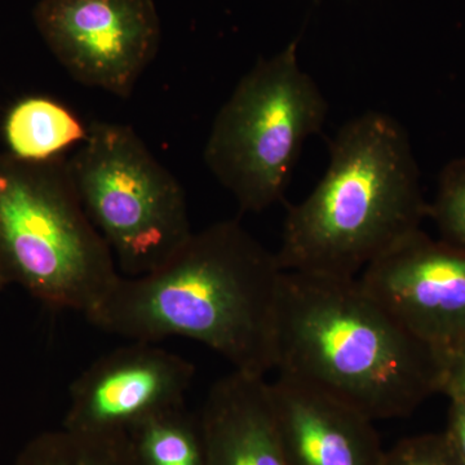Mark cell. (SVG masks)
Segmentation results:
<instances>
[{
  "mask_svg": "<svg viewBox=\"0 0 465 465\" xmlns=\"http://www.w3.org/2000/svg\"><path fill=\"white\" fill-rule=\"evenodd\" d=\"M284 271L237 220L193 232L157 271L121 275L87 320L130 341L186 338L224 357L235 371L275 369Z\"/></svg>",
  "mask_w": 465,
  "mask_h": 465,
  "instance_id": "obj_1",
  "label": "cell"
},
{
  "mask_svg": "<svg viewBox=\"0 0 465 465\" xmlns=\"http://www.w3.org/2000/svg\"><path fill=\"white\" fill-rule=\"evenodd\" d=\"M274 370L372 421L411 414L440 391V358L360 278L284 272Z\"/></svg>",
  "mask_w": 465,
  "mask_h": 465,
  "instance_id": "obj_2",
  "label": "cell"
},
{
  "mask_svg": "<svg viewBox=\"0 0 465 465\" xmlns=\"http://www.w3.org/2000/svg\"><path fill=\"white\" fill-rule=\"evenodd\" d=\"M329 166L290 207L277 258L284 272L358 278L419 232L427 213L402 125L385 113L347 122L330 143Z\"/></svg>",
  "mask_w": 465,
  "mask_h": 465,
  "instance_id": "obj_3",
  "label": "cell"
},
{
  "mask_svg": "<svg viewBox=\"0 0 465 465\" xmlns=\"http://www.w3.org/2000/svg\"><path fill=\"white\" fill-rule=\"evenodd\" d=\"M114 255L82 203L65 155L0 154V286L85 317L118 282Z\"/></svg>",
  "mask_w": 465,
  "mask_h": 465,
  "instance_id": "obj_4",
  "label": "cell"
},
{
  "mask_svg": "<svg viewBox=\"0 0 465 465\" xmlns=\"http://www.w3.org/2000/svg\"><path fill=\"white\" fill-rule=\"evenodd\" d=\"M327 101L299 63L298 43L262 58L220 108L204 163L243 213L282 201L302 146L321 133Z\"/></svg>",
  "mask_w": 465,
  "mask_h": 465,
  "instance_id": "obj_5",
  "label": "cell"
},
{
  "mask_svg": "<svg viewBox=\"0 0 465 465\" xmlns=\"http://www.w3.org/2000/svg\"><path fill=\"white\" fill-rule=\"evenodd\" d=\"M69 168L88 216L125 277L157 271L191 240L182 183L130 125H88Z\"/></svg>",
  "mask_w": 465,
  "mask_h": 465,
  "instance_id": "obj_6",
  "label": "cell"
},
{
  "mask_svg": "<svg viewBox=\"0 0 465 465\" xmlns=\"http://www.w3.org/2000/svg\"><path fill=\"white\" fill-rule=\"evenodd\" d=\"M33 20L78 84L127 99L162 39L154 0H39Z\"/></svg>",
  "mask_w": 465,
  "mask_h": 465,
  "instance_id": "obj_7",
  "label": "cell"
},
{
  "mask_svg": "<svg viewBox=\"0 0 465 465\" xmlns=\"http://www.w3.org/2000/svg\"><path fill=\"white\" fill-rule=\"evenodd\" d=\"M361 283L442 358L465 342V250L420 231L367 266Z\"/></svg>",
  "mask_w": 465,
  "mask_h": 465,
  "instance_id": "obj_8",
  "label": "cell"
},
{
  "mask_svg": "<svg viewBox=\"0 0 465 465\" xmlns=\"http://www.w3.org/2000/svg\"><path fill=\"white\" fill-rule=\"evenodd\" d=\"M194 376L186 358L157 342L131 341L101 356L72 382L63 427L125 434L150 416L185 406Z\"/></svg>",
  "mask_w": 465,
  "mask_h": 465,
  "instance_id": "obj_9",
  "label": "cell"
},
{
  "mask_svg": "<svg viewBox=\"0 0 465 465\" xmlns=\"http://www.w3.org/2000/svg\"><path fill=\"white\" fill-rule=\"evenodd\" d=\"M272 401L292 465H384L374 421L317 388L278 374Z\"/></svg>",
  "mask_w": 465,
  "mask_h": 465,
  "instance_id": "obj_10",
  "label": "cell"
},
{
  "mask_svg": "<svg viewBox=\"0 0 465 465\" xmlns=\"http://www.w3.org/2000/svg\"><path fill=\"white\" fill-rule=\"evenodd\" d=\"M197 416L207 465H292L265 376L232 370L211 387Z\"/></svg>",
  "mask_w": 465,
  "mask_h": 465,
  "instance_id": "obj_11",
  "label": "cell"
},
{
  "mask_svg": "<svg viewBox=\"0 0 465 465\" xmlns=\"http://www.w3.org/2000/svg\"><path fill=\"white\" fill-rule=\"evenodd\" d=\"M85 127L63 104L47 97H27L9 110L5 137L9 154L25 161H47L64 155L87 139Z\"/></svg>",
  "mask_w": 465,
  "mask_h": 465,
  "instance_id": "obj_12",
  "label": "cell"
},
{
  "mask_svg": "<svg viewBox=\"0 0 465 465\" xmlns=\"http://www.w3.org/2000/svg\"><path fill=\"white\" fill-rule=\"evenodd\" d=\"M127 437L137 465H207L200 420L186 406L150 416Z\"/></svg>",
  "mask_w": 465,
  "mask_h": 465,
  "instance_id": "obj_13",
  "label": "cell"
},
{
  "mask_svg": "<svg viewBox=\"0 0 465 465\" xmlns=\"http://www.w3.org/2000/svg\"><path fill=\"white\" fill-rule=\"evenodd\" d=\"M15 465H137L125 434L50 430L34 437Z\"/></svg>",
  "mask_w": 465,
  "mask_h": 465,
  "instance_id": "obj_14",
  "label": "cell"
},
{
  "mask_svg": "<svg viewBox=\"0 0 465 465\" xmlns=\"http://www.w3.org/2000/svg\"><path fill=\"white\" fill-rule=\"evenodd\" d=\"M432 215L446 243L465 250V161L446 168Z\"/></svg>",
  "mask_w": 465,
  "mask_h": 465,
  "instance_id": "obj_15",
  "label": "cell"
},
{
  "mask_svg": "<svg viewBox=\"0 0 465 465\" xmlns=\"http://www.w3.org/2000/svg\"><path fill=\"white\" fill-rule=\"evenodd\" d=\"M384 465H463L445 436L406 439L388 450Z\"/></svg>",
  "mask_w": 465,
  "mask_h": 465,
  "instance_id": "obj_16",
  "label": "cell"
},
{
  "mask_svg": "<svg viewBox=\"0 0 465 465\" xmlns=\"http://www.w3.org/2000/svg\"><path fill=\"white\" fill-rule=\"evenodd\" d=\"M440 391L450 399H465V342L440 360Z\"/></svg>",
  "mask_w": 465,
  "mask_h": 465,
  "instance_id": "obj_17",
  "label": "cell"
},
{
  "mask_svg": "<svg viewBox=\"0 0 465 465\" xmlns=\"http://www.w3.org/2000/svg\"><path fill=\"white\" fill-rule=\"evenodd\" d=\"M443 436L459 460L465 465V399L451 400L448 432Z\"/></svg>",
  "mask_w": 465,
  "mask_h": 465,
  "instance_id": "obj_18",
  "label": "cell"
}]
</instances>
